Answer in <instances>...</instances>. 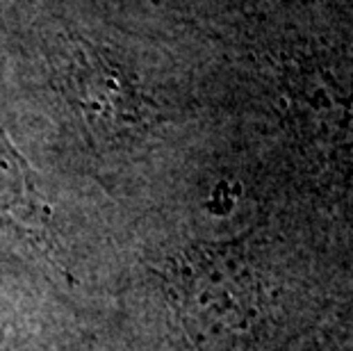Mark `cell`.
<instances>
[{"label":"cell","mask_w":353,"mask_h":351,"mask_svg":"<svg viewBox=\"0 0 353 351\" xmlns=\"http://www.w3.org/2000/svg\"><path fill=\"white\" fill-rule=\"evenodd\" d=\"M0 219L17 221L32 233L46 230L48 205L30 178L28 162L0 132Z\"/></svg>","instance_id":"cell-2"},{"label":"cell","mask_w":353,"mask_h":351,"mask_svg":"<svg viewBox=\"0 0 353 351\" xmlns=\"http://www.w3.org/2000/svg\"><path fill=\"white\" fill-rule=\"evenodd\" d=\"M69 89L73 106L94 137L125 141L148 128L151 103L125 66L103 50L78 48L69 64Z\"/></svg>","instance_id":"cell-1"}]
</instances>
